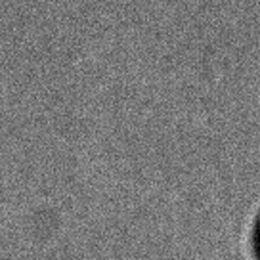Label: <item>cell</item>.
Segmentation results:
<instances>
[{"instance_id": "cell-1", "label": "cell", "mask_w": 260, "mask_h": 260, "mask_svg": "<svg viewBox=\"0 0 260 260\" xmlns=\"http://www.w3.org/2000/svg\"><path fill=\"white\" fill-rule=\"evenodd\" d=\"M254 245H256V256L260 260V222H258V228H256V237H254Z\"/></svg>"}]
</instances>
